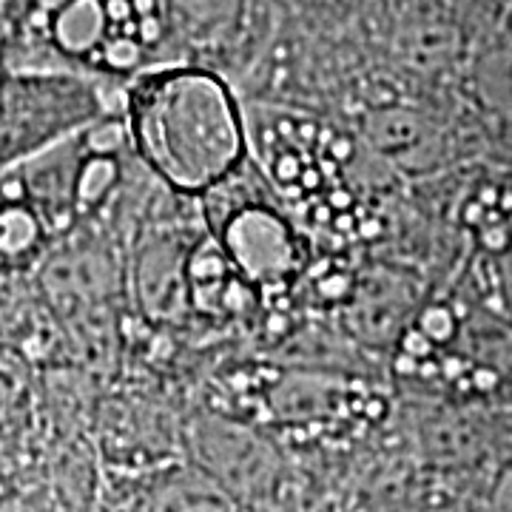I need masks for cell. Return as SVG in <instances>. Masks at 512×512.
<instances>
[{
	"label": "cell",
	"mask_w": 512,
	"mask_h": 512,
	"mask_svg": "<svg viewBox=\"0 0 512 512\" xmlns=\"http://www.w3.org/2000/svg\"><path fill=\"white\" fill-rule=\"evenodd\" d=\"M103 120L89 80L63 72H12L3 86V168H18Z\"/></svg>",
	"instance_id": "3"
},
{
	"label": "cell",
	"mask_w": 512,
	"mask_h": 512,
	"mask_svg": "<svg viewBox=\"0 0 512 512\" xmlns=\"http://www.w3.org/2000/svg\"><path fill=\"white\" fill-rule=\"evenodd\" d=\"M234 174L205 194L211 234L251 288L285 285L305 268V242L271 194L234 185Z\"/></svg>",
	"instance_id": "2"
},
{
	"label": "cell",
	"mask_w": 512,
	"mask_h": 512,
	"mask_svg": "<svg viewBox=\"0 0 512 512\" xmlns=\"http://www.w3.org/2000/svg\"><path fill=\"white\" fill-rule=\"evenodd\" d=\"M359 234H362L365 239L379 237V234H382V225H379V222H370V220L359 222Z\"/></svg>",
	"instance_id": "24"
},
{
	"label": "cell",
	"mask_w": 512,
	"mask_h": 512,
	"mask_svg": "<svg viewBox=\"0 0 512 512\" xmlns=\"http://www.w3.org/2000/svg\"><path fill=\"white\" fill-rule=\"evenodd\" d=\"M399 350L402 353H407V356H413V359H419V362H427L430 356H433V350H436V345L421 333L416 325L413 328H407L402 333V339H399Z\"/></svg>",
	"instance_id": "18"
},
{
	"label": "cell",
	"mask_w": 512,
	"mask_h": 512,
	"mask_svg": "<svg viewBox=\"0 0 512 512\" xmlns=\"http://www.w3.org/2000/svg\"><path fill=\"white\" fill-rule=\"evenodd\" d=\"M407 296L410 291L404 288L399 274H370L356 285L353 299L348 302L350 328L367 342H376L379 348H384V342L393 339L396 333L402 339V333L407 330L402 313L410 305Z\"/></svg>",
	"instance_id": "6"
},
{
	"label": "cell",
	"mask_w": 512,
	"mask_h": 512,
	"mask_svg": "<svg viewBox=\"0 0 512 512\" xmlns=\"http://www.w3.org/2000/svg\"><path fill=\"white\" fill-rule=\"evenodd\" d=\"M143 57H146V46L140 37L128 35V32H111L97 60L100 66H106V72L128 74L143 66Z\"/></svg>",
	"instance_id": "13"
},
{
	"label": "cell",
	"mask_w": 512,
	"mask_h": 512,
	"mask_svg": "<svg viewBox=\"0 0 512 512\" xmlns=\"http://www.w3.org/2000/svg\"><path fill=\"white\" fill-rule=\"evenodd\" d=\"M126 126L140 160L185 197L208 194L248 160L234 92L200 66L140 74L128 92Z\"/></svg>",
	"instance_id": "1"
},
{
	"label": "cell",
	"mask_w": 512,
	"mask_h": 512,
	"mask_svg": "<svg viewBox=\"0 0 512 512\" xmlns=\"http://www.w3.org/2000/svg\"><path fill=\"white\" fill-rule=\"evenodd\" d=\"M441 373H444L447 379H458V376H464V373H467V359L453 356V359L441 362Z\"/></svg>",
	"instance_id": "22"
},
{
	"label": "cell",
	"mask_w": 512,
	"mask_h": 512,
	"mask_svg": "<svg viewBox=\"0 0 512 512\" xmlns=\"http://www.w3.org/2000/svg\"><path fill=\"white\" fill-rule=\"evenodd\" d=\"M367 143L376 148L382 157L407 168H424L436 160L441 137L436 126L419 114V111L387 106V109L370 111L362 123Z\"/></svg>",
	"instance_id": "5"
},
{
	"label": "cell",
	"mask_w": 512,
	"mask_h": 512,
	"mask_svg": "<svg viewBox=\"0 0 512 512\" xmlns=\"http://www.w3.org/2000/svg\"><path fill=\"white\" fill-rule=\"evenodd\" d=\"M504 29L512 35V0L504 3Z\"/></svg>",
	"instance_id": "26"
},
{
	"label": "cell",
	"mask_w": 512,
	"mask_h": 512,
	"mask_svg": "<svg viewBox=\"0 0 512 512\" xmlns=\"http://www.w3.org/2000/svg\"><path fill=\"white\" fill-rule=\"evenodd\" d=\"M328 205L336 214H348L350 208H353V197H350L348 191H342V188H333L328 197Z\"/></svg>",
	"instance_id": "21"
},
{
	"label": "cell",
	"mask_w": 512,
	"mask_h": 512,
	"mask_svg": "<svg viewBox=\"0 0 512 512\" xmlns=\"http://www.w3.org/2000/svg\"><path fill=\"white\" fill-rule=\"evenodd\" d=\"M120 160L106 157V154H86V160L80 165L77 174V191H74V208L77 214L94 211L100 202L114 191V185L120 183Z\"/></svg>",
	"instance_id": "10"
},
{
	"label": "cell",
	"mask_w": 512,
	"mask_h": 512,
	"mask_svg": "<svg viewBox=\"0 0 512 512\" xmlns=\"http://www.w3.org/2000/svg\"><path fill=\"white\" fill-rule=\"evenodd\" d=\"M165 20L197 46L228 43L248 18V0H163Z\"/></svg>",
	"instance_id": "7"
},
{
	"label": "cell",
	"mask_w": 512,
	"mask_h": 512,
	"mask_svg": "<svg viewBox=\"0 0 512 512\" xmlns=\"http://www.w3.org/2000/svg\"><path fill=\"white\" fill-rule=\"evenodd\" d=\"M353 291H356V279L350 274H342V271L339 274L319 276V282H316V293L325 302H350Z\"/></svg>",
	"instance_id": "16"
},
{
	"label": "cell",
	"mask_w": 512,
	"mask_h": 512,
	"mask_svg": "<svg viewBox=\"0 0 512 512\" xmlns=\"http://www.w3.org/2000/svg\"><path fill=\"white\" fill-rule=\"evenodd\" d=\"M128 126L123 120H97L94 126H89L83 131V140H86V148L89 154H106V157H117V151L123 148V140H126Z\"/></svg>",
	"instance_id": "15"
},
{
	"label": "cell",
	"mask_w": 512,
	"mask_h": 512,
	"mask_svg": "<svg viewBox=\"0 0 512 512\" xmlns=\"http://www.w3.org/2000/svg\"><path fill=\"white\" fill-rule=\"evenodd\" d=\"M416 328H419L433 345H450L458 333H461V322H458V316L453 313V308L436 302V305H427V308L419 313Z\"/></svg>",
	"instance_id": "14"
},
{
	"label": "cell",
	"mask_w": 512,
	"mask_h": 512,
	"mask_svg": "<svg viewBox=\"0 0 512 512\" xmlns=\"http://www.w3.org/2000/svg\"><path fill=\"white\" fill-rule=\"evenodd\" d=\"M495 276H498V302H501V313L512 325V251L495 259Z\"/></svg>",
	"instance_id": "17"
},
{
	"label": "cell",
	"mask_w": 512,
	"mask_h": 512,
	"mask_svg": "<svg viewBox=\"0 0 512 512\" xmlns=\"http://www.w3.org/2000/svg\"><path fill=\"white\" fill-rule=\"evenodd\" d=\"M268 330L279 336V333H285L288 330V316H282V313H274L271 319H268Z\"/></svg>",
	"instance_id": "23"
},
{
	"label": "cell",
	"mask_w": 512,
	"mask_h": 512,
	"mask_svg": "<svg viewBox=\"0 0 512 512\" xmlns=\"http://www.w3.org/2000/svg\"><path fill=\"white\" fill-rule=\"evenodd\" d=\"M49 18L52 43L63 55L89 57L100 55L103 43L111 35L106 0H66Z\"/></svg>",
	"instance_id": "8"
},
{
	"label": "cell",
	"mask_w": 512,
	"mask_h": 512,
	"mask_svg": "<svg viewBox=\"0 0 512 512\" xmlns=\"http://www.w3.org/2000/svg\"><path fill=\"white\" fill-rule=\"evenodd\" d=\"M194 251V248H191ZM174 239L151 242L137 265V291L148 316L174 319L191 305V282H188V259Z\"/></svg>",
	"instance_id": "4"
},
{
	"label": "cell",
	"mask_w": 512,
	"mask_h": 512,
	"mask_svg": "<svg viewBox=\"0 0 512 512\" xmlns=\"http://www.w3.org/2000/svg\"><path fill=\"white\" fill-rule=\"evenodd\" d=\"M325 185V171H322V165H308L305 168V174H302V183H299V188H302V194H313V191H319Z\"/></svg>",
	"instance_id": "20"
},
{
	"label": "cell",
	"mask_w": 512,
	"mask_h": 512,
	"mask_svg": "<svg viewBox=\"0 0 512 512\" xmlns=\"http://www.w3.org/2000/svg\"><path fill=\"white\" fill-rule=\"evenodd\" d=\"M43 234V220L32 205H12L3 208L0 217V251L6 259L29 256L37 248Z\"/></svg>",
	"instance_id": "11"
},
{
	"label": "cell",
	"mask_w": 512,
	"mask_h": 512,
	"mask_svg": "<svg viewBox=\"0 0 512 512\" xmlns=\"http://www.w3.org/2000/svg\"><path fill=\"white\" fill-rule=\"evenodd\" d=\"M154 512H228L225 501L220 498L217 490H208L202 484H191V481H180L171 484Z\"/></svg>",
	"instance_id": "12"
},
{
	"label": "cell",
	"mask_w": 512,
	"mask_h": 512,
	"mask_svg": "<svg viewBox=\"0 0 512 512\" xmlns=\"http://www.w3.org/2000/svg\"><path fill=\"white\" fill-rule=\"evenodd\" d=\"M473 83L484 109L512 120V43L495 46L478 60Z\"/></svg>",
	"instance_id": "9"
},
{
	"label": "cell",
	"mask_w": 512,
	"mask_h": 512,
	"mask_svg": "<svg viewBox=\"0 0 512 512\" xmlns=\"http://www.w3.org/2000/svg\"><path fill=\"white\" fill-rule=\"evenodd\" d=\"M353 157V140L350 137H336L328 143V160L336 165H345Z\"/></svg>",
	"instance_id": "19"
},
{
	"label": "cell",
	"mask_w": 512,
	"mask_h": 512,
	"mask_svg": "<svg viewBox=\"0 0 512 512\" xmlns=\"http://www.w3.org/2000/svg\"><path fill=\"white\" fill-rule=\"evenodd\" d=\"M382 413L384 402H379V399H376V402H367V416H370V419H382Z\"/></svg>",
	"instance_id": "25"
}]
</instances>
